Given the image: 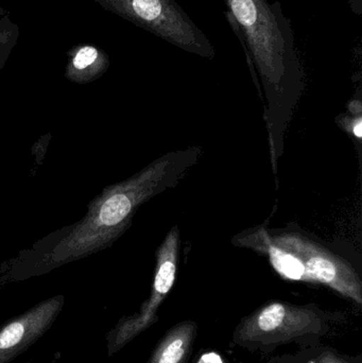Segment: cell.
<instances>
[{
	"label": "cell",
	"mask_w": 362,
	"mask_h": 363,
	"mask_svg": "<svg viewBox=\"0 0 362 363\" xmlns=\"http://www.w3.org/2000/svg\"><path fill=\"white\" fill-rule=\"evenodd\" d=\"M57 358H59V356H57H57H55V357L53 358L52 362H51L50 363H57Z\"/></svg>",
	"instance_id": "cell-17"
},
{
	"label": "cell",
	"mask_w": 362,
	"mask_h": 363,
	"mask_svg": "<svg viewBox=\"0 0 362 363\" xmlns=\"http://www.w3.org/2000/svg\"><path fill=\"white\" fill-rule=\"evenodd\" d=\"M339 125H344L346 132H350L358 142H361L362 138V119L361 114L356 115V117H344V121L338 123Z\"/></svg>",
	"instance_id": "cell-12"
},
{
	"label": "cell",
	"mask_w": 362,
	"mask_h": 363,
	"mask_svg": "<svg viewBox=\"0 0 362 363\" xmlns=\"http://www.w3.org/2000/svg\"><path fill=\"white\" fill-rule=\"evenodd\" d=\"M67 57L65 77L79 84L97 80L110 67L108 55L96 45H74L67 51Z\"/></svg>",
	"instance_id": "cell-8"
},
{
	"label": "cell",
	"mask_w": 362,
	"mask_h": 363,
	"mask_svg": "<svg viewBox=\"0 0 362 363\" xmlns=\"http://www.w3.org/2000/svg\"><path fill=\"white\" fill-rule=\"evenodd\" d=\"M346 1L355 14L362 16V0H346Z\"/></svg>",
	"instance_id": "cell-13"
},
{
	"label": "cell",
	"mask_w": 362,
	"mask_h": 363,
	"mask_svg": "<svg viewBox=\"0 0 362 363\" xmlns=\"http://www.w3.org/2000/svg\"><path fill=\"white\" fill-rule=\"evenodd\" d=\"M266 232L270 241L284 252V279L327 286L361 306V279L348 260L297 225Z\"/></svg>",
	"instance_id": "cell-4"
},
{
	"label": "cell",
	"mask_w": 362,
	"mask_h": 363,
	"mask_svg": "<svg viewBox=\"0 0 362 363\" xmlns=\"http://www.w3.org/2000/svg\"><path fill=\"white\" fill-rule=\"evenodd\" d=\"M197 333L195 321L176 324L157 343L147 363H188Z\"/></svg>",
	"instance_id": "cell-9"
},
{
	"label": "cell",
	"mask_w": 362,
	"mask_h": 363,
	"mask_svg": "<svg viewBox=\"0 0 362 363\" xmlns=\"http://www.w3.org/2000/svg\"><path fill=\"white\" fill-rule=\"evenodd\" d=\"M203 155L201 147H188L162 155L135 176L106 188L89 204L86 216L64 237L50 254V266L91 255L112 245L131 226L144 203L176 187Z\"/></svg>",
	"instance_id": "cell-2"
},
{
	"label": "cell",
	"mask_w": 362,
	"mask_h": 363,
	"mask_svg": "<svg viewBox=\"0 0 362 363\" xmlns=\"http://www.w3.org/2000/svg\"><path fill=\"white\" fill-rule=\"evenodd\" d=\"M272 363H301L297 355L284 356V357L274 358Z\"/></svg>",
	"instance_id": "cell-15"
},
{
	"label": "cell",
	"mask_w": 362,
	"mask_h": 363,
	"mask_svg": "<svg viewBox=\"0 0 362 363\" xmlns=\"http://www.w3.org/2000/svg\"><path fill=\"white\" fill-rule=\"evenodd\" d=\"M198 363H222V360L216 354H206L203 357L200 358Z\"/></svg>",
	"instance_id": "cell-14"
},
{
	"label": "cell",
	"mask_w": 362,
	"mask_h": 363,
	"mask_svg": "<svg viewBox=\"0 0 362 363\" xmlns=\"http://www.w3.org/2000/svg\"><path fill=\"white\" fill-rule=\"evenodd\" d=\"M26 363H31V362H26Z\"/></svg>",
	"instance_id": "cell-18"
},
{
	"label": "cell",
	"mask_w": 362,
	"mask_h": 363,
	"mask_svg": "<svg viewBox=\"0 0 362 363\" xmlns=\"http://www.w3.org/2000/svg\"><path fill=\"white\" fill-rule=\"evenodd\" d=\"M339 313H329L315 304L295 305L273 301L242 318L233 334V343L249 351L269 353L282 345L305 347L320 345Z\"/></svg>",
	"instance_id": "cell-3"
},
{
	"label": "cell",
	"mask_w": 362,
	"mask_h": 363,
	"mask_svg": "<svg viewBox=\"0 0 362 363\" xmlns=\"http://www.w3.org/2000/svg\"><path fill=\"white\" fill-rule=\"evenodd\" d=\"M301 363H361L350 356L342 355L339 352L320 345L305 347L297 354Z\"/></svg>",
	"instance_id": "cell-10"
},
{
	"label": "cell",
	"mask_w": 362,
	"mask_h": 363,
	"mask_svg": "<svg viewBox=\"0 0 362 363\" xmlns=\"http://www.w3.org/2000/svg\"><path fill=\"white\" fill-rule=\"evenodd\" d=\"M6 15H10V12H9V11L4 10V9L0 6V16H6Z\"/></svg>",
	"instance_id": "cell-16"
},
{
	"label": "cell",
	"mask_w": 362,
	"mask_h": 363,
	"mask_svg": "<svg viewBox=\"0 0 362 363\" xmlns=\"http://www.w3.org/2000/svg\"><path fill=\"white\" fill-rule=\"evenodd\" d=\"M64 306V296L47 298L0 328V363L15 358L38 342L55 324Z\"/></svg>",
	"instance_id": "cell-7"
},
{
	"label": "cell",
	"mask_w": 362,
	"mask_h": 363,
	"mask_svg": "<svg viewBox=\"0 0 362 363\" xmlns=\"http://www.w3.org/2000/svg\"><path fill=\"white\" fill-rule=\"evenodd\" d=\"M103 10L131 21L182 50L205 59L216 55L212 43L176 0H93Z\"/></svg>",
	"instance_id": "cell-5"
},
{
	"label": "cell",
	"mask_w": 362,
	"mask_h": 363,
	"mask_svg": "<svg viewBox=\"0 0 362 363\" xmlns=\"http://www.w3.org/2000/svg\"><path fill=\"white\" fill-rule=\"evenodd\" d=\"M179 252L180 230L178 225H174L157 247V264L150 296L142 305L138 313L123 318L108 333L106 337L108 355L112 356L125 347L157 321V311L176 283Z\"/></svg>",
	"instance_id": "cell-6"
},
{
	"label": "cell",
	"mask_w": 362,
	"mask_h": 363,
	"mask_svg": "<svg viewBox=\"0 0 362 363\" xmlns=\"http://www.w3.org/2000/svg\"><path fill=\"white\" fill-rule=\"evenodd\" d=\"M239 26L266 98L265 121L274 174L285 134L305 89V72L295 33L278 0H225Z\"/></svg>",
	"instance_id": "cell-1"
},
{
	"label": "cell",
	"mask_w": 362,
	"mask_h": 363,
	"mask_svg": "<svg viewBox=\"0 0 362 363\" xmlns=\"http://www.w3.org/2000/svg\"><path fill=\"white\" fill-rule=\"evenodd\" d=\"M19 34L18 25L9 15L0 17V69L4 68L13 48L18 43Z\"/></svg>",
	"instance_id": "cell-11"
}]
</instances>
